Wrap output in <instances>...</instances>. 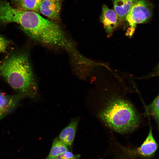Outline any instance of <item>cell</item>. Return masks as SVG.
Instances as JSON below:
<instances>
[{
    "label": "cell",
    "mask_w": 159,
    "mask_h": 159,
    "mask_svg": "<svg viewBox=\"0 0 159 159\" xmlns=\"http://www.w3.org/2000/svg\"><path fill=\"white\" fill-rule=\"evenodd\" d=\"M100 101L97 116L105 126L123 134L132 132L139 126L140 115L125 94L105 90Z\"/></svg>",
    "instance_id": "obj_1"
},
{
    "label": "cell",
    "mask_w": 159,
    "mask_h": 159,
    "mask_svg": "<svg viewBox=\"0 0 159 159\" xmlns=\"http://www.w3.org/2000/svg\"><path fill=\"white\" fill-rule=\"evenodd\" d=\"M0 75L18 93L34 98L37 87L27 54L14 53L0 62Z\"/></svg>",
    "instance_id": "obj_2"
},
{
    "label": "cell",
    "mask_w": 159,
    "mask_h": 159,
    "mask_svg": "<svg viewBox=\"0 0 159 159\" xmlns=\"http://www.w3.org/2000/svg\"><path fill=\"white\" fill-rule=\"evenodd\" d=\"M0 22L19 24L25 33L37 41L44 31L47 19L38 13L15 8L4 0H0Z\"/></svg>",
    "instance_id": "obj_3"
},
{
    "label": "cell",
    "mask_w": 159,
    "mask_h": 159,
    "mask_svg": "<svg viewBox=\"0 0 159 159\" xmlns=\"http://www.w3.org/2000/svg\"><path fill=\"white\" fill-rule=\"evenodd\" d=\"M152 5L147 0H138L133 5L125 19L130 26L126 34L132 36L138 24L147 22L153 14Z\"/></svg>",
    "instance_id": "obj_4"
},
{
    "label": "cell",
    "mask_w": 159,
    "mask_h": 159,
    "mask_svg": "<svg viewBox=\"0 0 159 159\" xmlns=\"http://www.w3.org/2000/svg\"><path fill=\"white\" fill-rule=\"evenodd\" d=\"M120 147L121 151L119 157L120 159H134L152 157L156 151L158 145L153 137L152 128L150 125L148 135L140 146L133 149Z\"/></svg>",
    "instance_id": "obj_5"
},
{
    "label": "cell",
    "mask_w": 159,
    "mask_h": 159,
    "mask_svg": "<svg viewBox=\"0 0 159 159\" xmlns=\"http://www.w3.org/2000/svg\"><path fill=\"white\" fill-rule=\"evenodd\" d=\"M26 96L21 94L9 95L0 92V120L12 111Z\"/></svg>",
    "instance_id": "obj_6"
},
{
    "label": "cell",
    "mask_w": 159,
    "mask_h": 159,
    "mask_svg": "<svg viewBox=\"0 0 159 159\" xmlns=\"http://www.w3.org/2000/svg\"><path fill=\"white\" fill-rule=\"evenodd\" d=\"M100 19L105 31L110 36L120 23L118 16L114 10L109 9L105 4L102 6Z\"/></svg>",
    "instance_id": "obj_7"
},
{
    "label": "cell",
    "mask_w": 159,
    "mask_h": 159,
    "mask_svg": "<svg viewBox=\"0 0 159 159\" xmlns=\"http://www.w3.org/2000/svg\"><path fill=\"white\" fill-rule=\"evenodd\" d=\"M61 7L60 0H42L39 11L50 19L58 20L59 17Z\"/></svg>",
    "instance_id": "obj_8"
},
{
    "label": "cell",
    "mask_w": 159,
    "mask_h": 159,
    "mask_svg": "<svg viewBox=\"0 0 159 159\" xmlns=\"http://www.w3.org/2000/svg\"><path fill=\"white\" fill-rule=\"evenodd\" d=\"M79 119L72 120L60 132L59 139L67 147L71 146L73 142L78 126Z\"/></svg>",
    "instance_id": "obj_9"
},
{
    "label": "cell",
    "mask_w": 159,
    "mask_h": 159,
    "mask_svg": "<svg viewBox=\"0 0 159 159\" xmlns=\"http://www.w3.org/2000/svg\"><path fill=\"white\" fill-rule=\"evenodd\" d=\"M138 0H112L114 11L120 23L125 20L131 8Z\"/></svg>",
    "instance_id": "obj_10"
},
{
    "label": "cell",
    "mask_w": 159,
    "mask_h": 159,
    "mask_svg": "<svg viewBox=\"0 0 159 159\" xmlns=\"http://www.w3.org/2000/svg\"><path fill=\"white\" fill-rule=\"evenodd\" d=\"M67 150V146L59 139H56L53 141L50 152L45 159H54Z\"/></svg>",
    "instance_id": "obj_11"
},
{
    "label": "cell",
    "mask_w": 159,
    "mask_h": 159,
    "mask_svg": "<svg viewBox=\"0 0 159 159\" xmlns=\"http://www.w3.org/2000/svg\"><path fill=\"white\" fill-rule=\"evenodd\" d=\"M159 96H156L152 102L145 107L146 114L151 117L159 126Z\"/></svg>",
    "instance_id": "obj_12"
},
{
    "label": "cell",
    "mask_w": 159,
    "mask_h": 159,
    "mask_svg": "<svg viewBox=\"0 0 159 159\" xmlns=\"http://www.w3.org/2000/svg\"><path fill=\"white\" fill-rule=\"evenodd\" d=\"M42 0H23L20 4L23 10L38 12Z\"/></svg>",
    "instance_id": "obj_13"
},
{
    "label": "cell",
    "mask_w": 159,
    "mask_h": 159,
    "mask_svg": "<svg viewBox=\"0 0 159 159\" xmlns=\"http://www.w3.org/2000/svg\"><path fill=\"white\" fill-rule=\"evenodd\" d=\"M79 155H74L68 150L59 155L54 159H79Z\"/></svg>",
    "instance_id": "obj_14"
},
{
    "label": "cell",
    "mask_w": 159,
    "mask_h": 159,
    "mask_svg": "<svg viewBox=\"0 0 159 159\" xmlns=\"http://www.w3.org/2000/svg\"><path fill=\"white\" fill-rule=\"evenodd\" d=\"M8 44V40L0 35V53L6 51Z\"/></svg>",
    "instance_id": "obj_15"
},
{
    "label": "cell",
    "mask_w": 159,
    "mask_h": 159,
    "mask_svg": "<svg viewBox=\"0 0 159 159\" xmlns=\"http://www.w3.org/2000/svg\"><path fill=\"white\" fill-rule=\"evenodd\" d=\"M15 2L18 3H20V4L22 2L23 0H12Z\"/></svg>",
    "instance_id": "obj_16"
},
{
    "label": "cell",
    "mask_w": 159,
    "mask_h": 159,
    "mask_svg": "<svg viewBox=\"0 0 159 159\" xmlns=\"http://www.w3.org/2000/svg\"></svg>",
    "instance_id": "obj_17"
}]
</instances>
